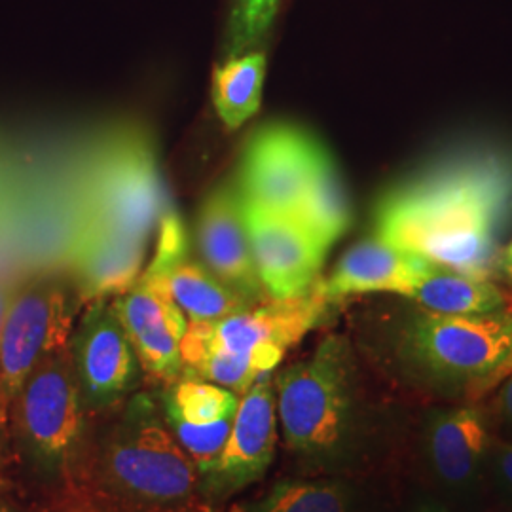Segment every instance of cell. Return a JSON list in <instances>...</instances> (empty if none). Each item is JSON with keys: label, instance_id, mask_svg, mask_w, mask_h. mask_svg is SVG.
I'll return each mask as SVG.
<instances>
[{"label": "cell", "instance_id": "18", "mask_svg": "<svg viewBox=\"0 0 512 512\" xmlns=\"http://www.w3.org/2000/svg\"><path fill=\"white\" fill-rule=\"evenodd\" d=\"M186 255L165 266L150 264L145 275L164 283L167 293L190 323L217 321L255 306L251 300L224 285L207 268L188 260Z\"/></svg>", "mask_w": 512, "mask_h": 512}, {"label": "cell", "instance_id": "2", "mask_svg": "<svg viewBox=\"0 0 512 512\" xmlns=\"http://www.w3.org/2000/svg\"><path fill=\"white\" fill-rule=\"evenodd\" d=\"M275 408L285 442L310 458H332L355 425V365L348 340L327 336L308 359L275 378Z\"/></svg>", "mask_w": 512, "mask_h": 512}, {"label": "cell", "instance_id": "4", "mask_svg": "<svg viewBox=\"0 0 512 512\" xmlns=\"http://www.w3.org/2000/svg\"><path fill=\"white\" fill-rule=\"evenodd\" d=\"M101 475L109 490L129 503L169 507L192 499L200 471L156 403L137 395L103 446Z\"/></svg>", "mask_w": 512, "mask_h": 512}, {"label": "cell", "instance_id": "15", "mask_svg": "<svg viewBox=\"0 0 512 512\" xmlns=\"http://www.w3.org/2000/svg\"><path fill=\"white\" fill-rule=\"evenodd\" d=\"M272 372L262 374L239 399L228 442L209 476L219 488L239 490L264 475L277 442V408Z\"/></svg>", "mask_w": 512, "mask_h": 512}, {"label": "cell", "instance_id": "22", "mask_svg": "<svg viewBox=\"0 0 512 512\" xmlns=\"http://www.w3.org/2000/svg\"><path fill=\"white\" fill-rule=\"evenodd\" d=\"M353 494L336 480H283L251 512H349Z\"/></svg>", "mask_w": 512, "mask_h": 512}, {"label": "cell", "instance_id": "25", "mask_svg": "<svg viewBox=\"0 0 512 512\" xmlns=\"http://www.w3.org/2000/svg\"><path fill=\"white\" fill-rule=\"evenodd\" d=\"M234 420V418H232ZM232 420L196 425L165 412V423L202 475H211L230 437Z\"/></svg>", "mask_w": 512, "mask_h": 512}, {"label": "cell", "instance_id": "24", "mask_svg": "<svg viewBox=\"0 0 512 512\" xmlns=\"http://www.w3.org/2000/svg\"><path fill=\"white\" fill-rule=\"evenodd\" d=\"M279 0H234L228 21L224 57L232 59L253 52L268 35Z\"/></svg>", "mask_w": 512, "mask_h": 512}, {"label": "cell", "instance_id": "30", "mask_svg": "<svg viewBox=\"0 0 512 512\" xmlns=\"http://www.w3.org/2000/svg\"><path fill=\"white\" fill-rule=\"evenodd\" d=\"M418 512H446L442 511L440 507H421L420 511Z\"/></svg>", "mask_w": 512, "mask_h": 512}, {"label": "cell", "instance_id": "16", "mask_svg": "<svg viewBox=\"0 0 512 512\" xmlns=\"http://www.w3.org/2000/svg\"><path fill=\"white\" fill-rule=\"evenodd\" d=\"M423 437L431 471L452 490L475 482L494 444L490 420L475 406L433 412Z\"/></svg>", "mask_w": 512, "mask_h": 512}, {"label": "cell", "instance_id": "7", "mask_svg": "<svg viewBox=\"0 0 512 512\" xmlns=\"http://www.w3.org/2000/svg\"><path fill=\"white\" fill-rule=\"evenodd\" d=\"M76 298L57 277H40L12 294L0 338V397L6 410L42 361L71 346Z\"/></svg>", "mask_w": 512, "mask_h": 512}, {"label": "cell", "instance_id": "21", "mask_svg": "<svg viewBox=\"0 0 512 512\" xmlns=\"http://www.w3.org/2000/svg\"><path fill=\"white\" fill-rule=\"evenodd\" d=\"M266 55L249 52L226 59L213 74V105L220 120L238 129L256 114L262 101Z\"/></svg>", "mask_w": 512, "mask_h": 512}, {"label": "cell", "instance_id": "23", "mask_svg": "<svg viewBox=\"0 0 512 512\" xmlns=\"http://www.w3.org/2000/svg\"><path fill=\"white\" fill-rule=\"evenodd\" d=\"M238 397L217 384L181 376L165 395L164 412L196 425L232 420L238 410Z\"/></svg>", "mask_w": 512, "mask_h": 512}, {"label": "cell", "instance_id": "20", "mask_svg": "<svg viewBox=\"0 0 512 512\" xmlns=\"http://www.w3.org/2000/svg\"><path fill=\"white\" fill-rule=\"evenodd\" d=\"M296 217L325 249H330L342 238L351 224V205L346 188L340 179L338 167L325 147L317 156Z\"/></svg>", "mask_w": 512, "mask_h": 512}, {"label": "cell", "instance_id": "29", "mask_svg": "<svg viewBox=\"0 0 512 512\" xmlns=\"http://www.w3.org/2000/svg\"><path fill=\"white\" fill-rule=\"evenodd\" d=\"M501 270L509 275L512 281V241L509 243L507 249H503V255H501Z\"/></svg>", "mask_w": 512, "mask_h": 512}, {"label": "cell", "instance_id": "13", "mask_svg": "<svg viewBox=\"0 0 512 512\" xmlns=\"http://www.w3.org/2000/svg\"><path fill=\"white\" fill-rule=\"evenodd\" d=\"M196 241L211 274L253 304L262 302L266 291L256 272L238 188L222 184L207 196L198 215Z\"/></svg>", "mask_w": 512, "mask_h": 512}, {"label": "cell", "instance_id": "17", "mask_svg": "<svg viewBox=\"0 0 512 512\" xmlns=\"http://www.w3.org/2000/svg\"><path fill=\"white\" fill-rule=\"evenodd\" d=\"M435 266L384 239H365L338 260L323 279L330 302L351 294L393 293L406 296Z\"/></svg>", "mask_w": 512, "mask_h": 512}, {"label": "cell", "instance_id": "10", "mask_svg": "<svg viewBox=\"0 0 512 512\" xmlns=\"http://www.w3.org/2000/svg\"><path fill=\"white\" fill-rule=\"evenodd\" d=\"M241 211L256 272L266 294L283 300L310 291L321 279L329 249L313 238L294 215L275 213L243 196Z\"/></svg>", "mask_w": 512, "mask_h": 512}, {"label": "cell", "instance_id": "19", "mask_svg": "<svg viewBox=\"0 0 512 512\" xmlns=\"http://www.w3.org/2000/svg\"><path fill=\"white\" fill-rule=\"evenodd\" d=\"M421 310L442 315H484L509 310L511 298L494 279L459 274L435 266L406 294Z\"/></svg>", "mask_w": 512, "mask_h": 512}, {"label": "cell", "instance_id": "27", "mask_svg": "<svg viewBox=\"0 0 512 512\" xmlns=\"http://www.w3.org/2000/svg\"><path fill=\"white\" fill-rule=\"evenodd\" d=\"M495 404H497V410H499L501 418L512 427V372L509 374V378L505 380V384L501 385Z\"/></svg>", "mask_w": 512, "mask_h": 512}, {"label": "cell", "instance_id": "11", "mask_svg": "<svg viewBox=\"0 0 512 512\" xmlns=\"http://www.w3.org/2000/svg\"><path fill=\"white\" fill-rule=\"evenodd\" d=\"M71 355L84 403L93 408L124 401L139 380V359L107 298L90 302L71 338Z\"/></svg>", "mask_w": 512, "mask_h": 512}, {"label": "cell", "instance_id": "5", "mask_svg": "<svg viewBox=\"0 0 512 512\" xmlns=\"http://www.w3.org/2000/svg\"><path fill=\"white\" fill-rule=\"evenodd\" d=\"M23 458L38 475H63L82 444L84 397L76 378L71 346L31 372L10 404Z\"/></svg>", "mask_w": 512, "mask_h": 512}, {"label": "cell", "instance_id": "1", "mask_svg": "<svg viewBox=\"0 0 512 512\" xmlns=\"http://www.w3.org/2000/svg\"><path fill=\"white\" fill-rule=\"evenodd\" d=\"M512 219V156L467 150L393 186L374 213L376 236L433 266L492 279Z\"/></svg>", "mask_w": 512, "mask_h": 512}, {"label": "cell", "instance_id": "14", "mask_svg": "<svg viewBox=\"0 0 512 512\" xmlns=\"http://www.w3.org/2000/svg\"><path fill=\"white\" fill-rule=\"evenodd\" d=\"M145 251V239L86 215L71 247L78 298L93 302L128 293L143 274Z\"/></svg>", "mask_w": 512, "mask_h": 512}, {"label": "cell", "instance_id": "12", "mask_svg": "<svg viewBox=\"0 0 512 512\" xmlns=\"http://www.w3.org/2000/svg\"><path fill=\"white\" fill-rule=\"evenodd\" d=\"M112 308L128 334L139 365L152 378L175 384L183 376L181 340L188 323L164 283L141 274L128 293L114 298Z\"/></svg>", "mask_w": 512, "mask_h": 512}, {"label": "cell", "instance_id": "6", "mask_svg": "<svg viewBox=\"0 0 512 512\" xmlns=\"http://www.w3.org/2000/svg\"><path fill=\"white\" fill-rule=\"evenodd\" d=\"M330 304L321 277L310 291L293 298H270L224 319L188 323L181 346L251 357L262 372H272L285 353L325 317Z\"/></svg>", "mask_w": 512, "mask_h": 512}, {"label": "cell", "instance_id": "28", "mask_svg": "<svg viewBox=\"0 0 512 512\" xmlns=\"http://www.w3.org/2000/svg\"><path fill=\"white\" fill-rule=\"evenodd\" d=\"M14 287H10L8 283H0V338H2V325H4V317H6V310L10 306V300H12V294H14ZM6 406L2 403V397H0V427L4 425L6 421Z\"/></svg>", "mask_w": 512, "mask_h": 512}, {"label": "cell", "instance_id": "26", "mask_svg": "<svg viewBox=\"0 0 512 512\" xmlns=\"http://www.w3.org/2000/svg\"><path fill=\"white\" fill-rule=\"evenodd\" d=\"M488 463L492 467L497 486L512 499V444L499 442L492 444Z\"/></svg>", "mask_w": 512, "mask_h": 512}, {"label": "cell", "instance_id": "8", "mask_svg": "<svg viewBox=\"0 0 512 512\" xmlns=\"http://www.w3.org/2000/svg\"><path fill=\"white\" fill-rule=\"evenodd\" d=\"M323 145L291 124L256 131L245 148L239 194L275 213L298 215Z\"/></svg>", "mask_w": 512, "mask_h": 512}, {"label": "cell", "instance_id": "3", "mask_svg": "<svg viewBox=\"0 0 512 512\" xmlns=\"http://www.w3.org/2000/svg\"><path fill=\"white\" fill-rule=\"evenodd\" d=\"M397 351L421 380L467 387L512 372V308L484 315L412 311L404 319Z\"/></svg>", "mask_w": 512, "mask_h": 512}, {"label": "cell", "instance_id": "9", "mask_svg": "<svg viewBox=\"0 0 512 512\" xmlns=\"http://www.w3.org/2000/svg\"><path fill=\"white\" fill-rule=\"evenodd\" d=\"M164 215V190L145 143L124 141L109 150L93 175L88 217L147 241Z\"/></svg>", "mask_w": 512, "mask_h": 512}]
</instances>
